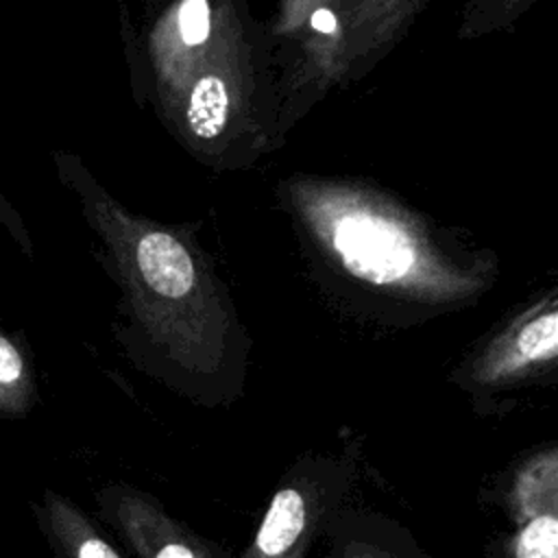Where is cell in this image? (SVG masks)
Segmentation results:
<instances>
[{
  "label": "cell",
  "mask_w": 558,
  "mask_h": 558,
  "mask_svg": "<svg viewBox=\"0 0 558 558\" xmlns=\"http://www.w3.org/2000/svg\"><path fill=\"white\" fill-rule=\"evenodd\" d=\"M353 475L351 456L303 453L275 486L240 558H305L331 514L347 501Z\"/></svg>",
  "instance_id": "cell-1"
},
{
  "label": "cell",
  "mask_w": 558,
  "mask_h": 558,
  "mask_svg": "<svg viewBox=\"0 0 558 558\" xmlns=\"http://www.w3.org/2000/svg\"><path fill=\"white\" fill-rule=\"evenodd\" d=\"M94 501L98 519L135 558H225L144 488L109 482L94 493Z\"/></svg>",
  "instance_id": "cell-2"
},
{
  "label": "cell",
  "mask_w": 558,
  "mask_h": 558,
  "mask_svg": "<svg viewBox=\"0 0 558 558\" xmlns=\"http://www.w3.org/2000/svg\"><path fill=\"white\" fill-rule=\"evenodd\" d=\"M333 246L349 272L371 283H390L414 264L410 238L395 222L362 211L336 225Z\"/></svg>",
  "instance_id": "cell-3"
},
{
  "label": "cell",
  "mask_w": 558,
  "mask_h": 558,
  "mask_svg": "<svg viewBox=\"0 0 558 558\" xmlns=\"http://www.w3.org/2000/svg\"><path fill=\"white\" fill-rule=\"evenodd\" d=\"M325 558H432L399 521L375 510L349 508L331 514L323 534Z\"/></svg>",
  "instance_id": "cell-4"
},
{
  "label": "cell",
  "mask_w": 558,
  "mask_h": 558,
  "mask_svg": "<svg viewBox=\"0 0 558 558\" xmlns=\"http://www.w3.org/2000/svg\"><path fill=\"white\" fill-rule=\"evenodd\" d=\"M31 510L57 558H124L100 525L70 497L46 488Z\"/></svg>",
  "instance_id": "cell-5"
},
{
  "label": "cell",
  "mask_w": 558,
  "mask_h": 558,
  "mask_svg": "<svg viewBox=\"0 0 558 558\" xmlns=\"http://www.w3.org/2000/svg\"><path fill=\"white\" fill-rule=\"evenodd\" d=\"M501 506L510 523L558 510V447L547 442L519 458L501 486Z\"/></svg>",
  "instance_id": "cell-6"
},
{
  "label": "cell",
  "mask_w": 558,
  "mask_h": 558,
  "mask_svg": "<svg viewBox=\"0 0 558 558\" xmlns=\"http://www.w3.org/2000/svg\"><path fill=\"white\" fill-rule=\"evenodd\" d=\"M137 266L144 281L166 299H181L194 286L187 251L168 233H148L137 244Z\"/></svg>",
  "instance_id": "cell-7"
},
{
  "label": "cell",
  "mask_w": 558,
  "mask_h": 558,
  "mask_svg": "<svg viewBox=\"0 0 558 558\" xmlns=\"http://www.w3.org/2000/svg\"><path fill=\"white\" fill-rule=\"evenodd\" d=\"M37 403V381L28 347L0 327V421L20 418Z\"/></svg>",
  "instance_id": "cell-8"
},
{
  "label": "cell",
  "mask_w": 558,
  "mask_h": 558,
  "mask_svg": "<svg viewBox=\"0 0 558 558\" xmlns=\"http://www.w3.org/2000/svg\"><path fill=\"white\" fill-rule=\"evenodd\" d=\"M488 558H558V510L512 523V530L493 538Z\"/></svg>",
  "instance_id": "cell-9"
},
{
  "label": "cell",
  "mask_w": 558,
  "mask_h": 558,
  "mask_svg": "<svg viewBox=\"0 0 558 558\" xmlns=\"http://www.w3.org/2000/svg\"><path fill=\"white\" fill-rule=\"evenodd\" d=\"M227 111H229V94L225 83L218 76L201 78L190 96V107H187L190 129L198 137H205V140L216 137L227 122Z\"/></svg>",
  "instance_id": "cell-10"
},
{
  "label": "cell",
  "mask_w": 558,
  "mask_h": 558,
  "mask_svg": "<svg viewBox=\"0 0 558 558\" xmlns=\"http://www.w3.org/2000/svg\"><path fill=\"white\" fill-rule=\"evenodd\" d=\"M179 31L187 46L203 44L209 37L207 0H183L179 7Z\"/></svg>",
  "instance_id": "cell-11"
},
{
  "label": "cell",
  "mask_w": 558,
  "mask_h": 558,
  "mask_svg": "<svg viewBox=\"0 0 558 558\" xmlns=\"http://www.w3.org/2000/svg\"><path fill=\"white\" fill-rule=\"evenodd\" d=\"M0 227L9 231V235L15 240V244H20V248L24 253L31 255V240H28V231L17 214V209L11 205V201L4 196L2 187H0Z\"/></svg>",
  "instance_id": "cell-12"
},
{
  "label": "cell",
  "mask_w": 558,
  "mask_h": 558,
  "mask_svg": "<svg viewBox=\"0 0 558 558\" xmlns=\"http://www.w3.org/2000/svg\"><path fill=\"white\" fill-rule=\"evenodd\" d=\"M312 26L320 33H333L336 31V17L331 11L327 9H318L314 15H312Z\"/></svg>",
  "instance_id": "cell-13"
}]
</instances>
